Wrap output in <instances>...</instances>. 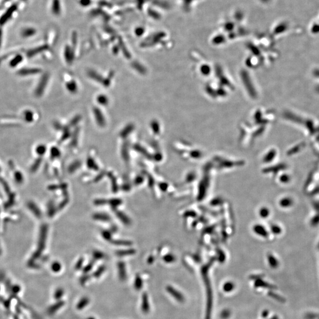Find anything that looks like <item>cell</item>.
<instances>
[{"mask_svg": "<svg viewBox=\"0 0 319 319\" xmlns=\"http://www.w3.org/2000/svg\"><path fill=\"white\" fill-rule=\"evenodd\" d=\"M117 215H118V217L121 219V221H123L124 223H128V222H129L128 219L127 218L125 215H124V214H122L121 213L118 212V213H117Z\"/></svg>", "mask_w": 319, "mask_h": 319, "instance_id": "17", "label": "cell"}, {"mask_svg": "<svg viewBox=\"0 0 319 319\" xmlns=\"http://www.w3.org/2000/svg\"><path fill=\"white\" fill-rule=\"evenodd\" d=\"M163 259H164V260L165 262H167V263H170V262H173V261H174V257H173L172 255H168L165 256L163 258Z\"/></svg>", "mask_w": 319, "mask_h": 319, "instance_id": "15", "label": "cell"}, {"mask_svg": "<svg viewBox=\"0 0 319 319\" xmlns=\"http://www.w3.org/2000/svg\"><path fill=\"white\" fill-rule=\"evenodd\" d=\"M90 303V299L87 297H83L76 304V308L78 310H82L83 308L87 307Z\"/></svg>", "mask_w": 319, "mask_h": 319, "instance_id": "4", "label": "cell"}, {"mask_svg": "<svg viewBox=\"0 0 319 319\" xmlns=\"http://www.w3.org/2000/svg\"><path fill=\"white\" fill-rule=\"evenodd\" d=\"M118 268V274L119 279L121 281H124L126 280L127 278V270L125 268V265L124 262L120 261L118 263L117 265Z\"/></svg>", "mask_w": 319, "mask_h": 319, "instance_id": "2", "label": "cell"}, {"mask_svg": "<svg viewBox=\"0 0 319 319\" xmlns=\"http://www.w3.org/2000/svg\"><path fill=\"white\" fill-rule=\"evenodd\" d=\"M93 263L92 262H90L89 264H88L87 265H86L85 267L83 268V273L85 274H87V273H89L93 268Z\"/></svg>", "mask_w": 319, "mask_h": 319, "instance_id": "12", "label": "cell"}, {"mask_svg": "<svg viewBox=\"0 0 319 319\" xmlns=\"http://www.w3.org/2000/svg\"><path fill=\"white\" fill-rule=\"evenodd\" d=\"M110 204L112 206H118L121 203V200L120 199H112L110 201Z\"/></svg>", "mask_w": 319, "mask_h": 319, "instance_id": "16", "label": "cell"}, {"mask_svg": "<svg viewBox=\"0 0 319 319\" xmlns=\"http://www.w3.org/2000/svg\"><path fill=\"white\" fill-rule=\"evenodd\" d=\"M134 287L137 291L141 290L143 287V280L139 274H137L134 282Z\"/></svg>", "mask_w": 319, "mask_h": 319, "instance_id": "5", "label": "cell"}, {"mask_svg": "<svg viewBox=\"0 0 319 319\" xmlns=\"http://www.w3.org/2000/svg\"><path fill=\"white\" fill-rule=\"evenodd\" d=\"M234 287V285L233 284L231 283H227L225 284L224 285V287H223V289L227 292H229V291H231V290H233Z\"/></svg>", "mask_w": 319, "mask_h": 319, "instance_id": "11", "label": "cell"}, {"mask_svg": "<svg viewBox=\"0 0 319 319\" xmlns=\"http://www.w3.org/2000/svg\"><path fill=\"white\" fill-rule=\"evenodd\" d=\"M153 261H154V258H153L152 256H150V257L148 258V260H147V262H148V264H151L153 262Z\"/></svg>", "mask_w": 319, "mask_h": 319, "instance_id": "23", "label": "cell"}, {"mask_svg": "<svg viewBox=\"0 0 319 319\" xmlns=\"http://www.w3.org/2000/svg\"><path fill=\"white\" fill-rule=\"evenodd\" d=\"M94 218L101 221H109L110 217L104 214H96L94 215Z\"/></svg>", "mask_w": 319, "mask_h": 319, "instance_id": "8", "label": "cell"}, {"mask_svg": "<svg viewBox=\"0 0 319 319\" xmlns=\"http://www.w3.org/2000/svg\"><path fill=\"white\" fill-rule=\"evenodd\" d=\"M93 258L95 260H101L104 258V254L100 251H95L93 254Z\"/></svg>", "mask_w": 319, "mask_h": 319, "instance_id": "10", "label": "cell"}, {"mask_svg": "<svg viewBox=\"0 0 319 319\" xmlns=\"http://www.w3.org/2000/svg\"><path fill=\"white\" fill-rule=\"evenodd\" d=\"M87 319H95V318H94L93 317H88Z\"/></svg>", "mask_w": 319, "mask_h": 319, "instance_id": "24", "label": "cell"}, {"mask_svg": "<svg viewBox=\"0 0 319 319\" xmlns=\"http://www.w3.org/2000/svg\"><path fill=\"white\" fill-rule=\"evenodd\" d=\"M105 270H106V267L104 265H102V266L99 267L93 273V277L96 278V279H98L104 274Z\"/></svg>", "mask_w": 319, "mask_h": 319, "instance_id": "6", "label": "cell"}, {"mask_svg": "<svg viewBox=\"0 0 319 319\" xmlns=\"http://www.w3.org/2000/svg\"><path fill=\"white\" fill-rule=\"evenodd\" d=\"M141 309L142 312L144 314H148L150 311L149 297L148 294L146 292L143 293L141 296Z\"/></svg>", "mask_w": 319, "mask_h": 319, "instance_id": "1", "label": "cell"}, {"mask_svg": "<svg viewBox=\"0 0 319 319\" xmlns=\"http://www.w3.org/2000/svg\"><path fill=\"white\" fill-rule=\"evenodd\" d=\"M61 267H60V265L58 264V263H56L53 265V270L55 272H58L60 270Z\"/></svg>", "mask_w": 319, "mask_h": 319, "instance_id": "19", "label": "cell"}, {"mask_svg": "<svg viewBox=\"0 0 319 319\" xmlns=\"http://www.w3.org/2000/svg\"><path fill=\"white\" fill-rule=\"evenodd\" d=\"M135 253V251L134 250H123L117 252L116 254L120 256H127V255H133Z\"/></svg>", "mask_w": 319, "mask_h": 319, "instance_id": "7", "label": "cell"}, {"mask_svg": "<svg viewBox=\"0 0 319 319\" xmlns=\"http://www.w3.org/2000/svg\"><path fill=\"white\" fill-rule=\"evenodd\" d=\"M115 243V244L120 245H129L131 244L128 241H116Z\"/></svg>", "mask_w": 319, "mask_h": 319, "instance_id": "20", "label": "cell"}, {"mask_svg": "<svg viewBox=\"0 0 319 319\" xmlns=\"http://www.w3.org/2000/svg\"><path fill=\"white\" fill-rule=\"evenodd\" d=\"M166 290L168 293L173 297H174L177 301L179 302H183V300H184L183 296L179 291H178L176 289H175L174 287H173L171 285H168L166 287Z\"/></svg>", "mask_w": 319, "mask_h": 319, "instance_id": "3", "label": "cell"}, {"mask_svg": "<svg viewBox=\"0 0 319 319\" xmlns=\"http://www.w3.org/2000/svg\"><path fill=\"white\" fill-rule=\"evenodd\" d=\"M83 258H80L77 262H76L75 265V269L76 270H79L81 268L82 265H83Z\"/></svg>", "mask_w": 319, "mask_h": 319, "instance_id": "14", "label": "cell"}, {"mask_svg": "<svg viewBox=\"0 0 319 319\" xmlns=\"http://www.w3.org/2000/svg\"><path fill=\"white\" fill-rule=\"evenodd\" d=\"M95 203L96 204H102L105 203V201L104 200H96L95 202Z\"/></svg>", "mask_w": 319, "mask_h": 319, "instance_id": "22", "label": "cell"}, {"mask_svg": "<svg viewBox=\"0 0 319 319\" xmlns=\"http://www.w3.org/2000/svg\"><path fill=\"white\" fill-rule=\"evenodd\" d=\"M90 279V277L87 275V274H85V275H83V276H82L79 279V283L80 284L82 285V286H84L85 285L87 284L88 280Z\"/></svg>", "mask_w": 319, "mask_h": 319, "instance_id": "9", "label": "cell"}, {"mask_svg": "<svg viewBox=\"0 0 319 319\" xmlns=\"http://www.w3.org/2000/svg\"><path fill=\"white\" fill-rule=\"evenodd\" d=\"M87 165L89 166V167H91V168H93V169H95V170H97V166L95 165V164L93 163V162L91 160H89L87 162Z\"/></svg>", "mask_w": 319, "mask_h": 319, "instance_id": "18", "label": "cell"}, {"mask_svg": "<svg viewBox=\"0 0 319 319\" xmlns=\"http://www.w3.org/2000/svg\"><path fill=\"white\" fill-rule=\"evenodd\" d=\"M103 237L104 238H105L106 239H109L110 237V232H103Z\"/></svg>", "mask_w": 319, "mask_h": 319, "instance_id": "21", "label": "cell"}, {"mask_svg": "<svg viewBox=\"0 0 319 319\" xmlns=\"http://www.w3.org/2000/svg\"><path fill=\"white\" fill-rule=\"evenodd\" d=\"M64 291L63 290L61 289H59L58 290H56L55 294H54V296H55V298L56 299H59L61 297H62V296L63 295Z\"/></svg>", "mask_w": 319, "mask_h": 319, "instance_id": "13", "label": "cell"}]
</instances>
